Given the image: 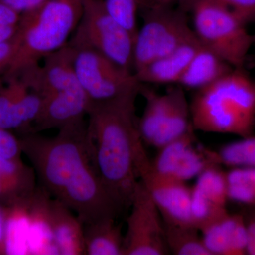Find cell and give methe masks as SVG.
<instances>
[{
  "mask_svg": "<svg viewBox=\"0 0 255 255\" xmlns=\"http://www.w3.org/2000/svg\"><path fill=\"white\" fill-rule=\"evenodd\" d=\"M140 95L143 96L145 106L137 122L138 130L143 143L151 146L168 114L170 93L168 90L165 93H158L142 84Z\"/></svg>",
  "mask_w": 255,
  "mask_h": 255,
  "instance_id": "obj_23",
  "label": "cell"
},
{
  "mask_svg": "<svg viewBox=\"0 0 255 255\" xmlns=\"http://www.w3.org/2000/svg\"><path fill=\"white\" fill-rule=\"evenodd\" d=\"M193 30L202 46L212 50L233 68H244L255 36L231 10L223 5L200 1L188 11Z\"/></svg>",
  "mask_w": 255,
  "mask_h": 255,
  "instance_id": "obj_6",
  "label": "cell"
},
{
  "mask_svg": "<svg viewBox=\"0 0 255 255\" xmlns=\"http://www.w3.org/2000/svg\"><path fill=\"white\" fill-rule=\"evenodd\" d=\"M135 37L109 12L103 0H83L78 26L68 45L94 50L133 72Z\"/></svg>",
  "mask_w": 255,
  "mask_h": 255,
  "instance_id": "obj_7",
  "label": "cell"
},
{
  "mask_svg": "<svg viewBox=\"0 0 255 255\" xmlns=\"http://www.w3.org/2000/svg\"><path fill=\"white\" fill-rule=\"evenodd\" d=\"M38 187L34 169L20 158L0 157V207L28 206Z\"/></svg>",
  "mask_w": 255,
  "mask_h": 255,
  "instance_id": "obj_15",
  "label": "cell"
},
{
  "mask_svg": "<svg viewBox=\"0 0 255 255\" xmlns=\"http://www.w3.org/2000/svg\"><path fill=\"white\" fill-rule=\"evenodd\" d=\"M233 69L216 53L201 44L177 85L197 91L217 81Z\"/></svg>",
  "mask_w": 255,
  "mask_h": 255,
  "instance_id": "obj_20",
  "label": "cell"
},
{
  "mask_svg": "<svg viewBox=\"0 0 255 255\" xmlns=\"http://www.w3.org/2000/svg\"><path fill=\"white\" fill-rule=\"evenodd\" d=\"M226 172L219 164L210 166L197 177L191 188V210L194 227L200 230L227 212Z\"/></svg>",
  "mask_w": 255,
  "mask_h": 255,
  "instance_id": "obj_13",
  "label": "cell"
},
{
  "mask_svg": "<svg viewBox=\"0 0 255 255\" xmlns=\"http://www.w3.org/2000/svg\"><path fill=\"white\" fill-rule=\"evenodd\" d=\"M228 199L245 206L255 205V168L233 167L226 172Z\"/></svg>",
  "mask_w": 255,
  "mask_h": 255,
  "instance_id": "obj_25",
  "label": "cell"
},
{
  "mask_svg": "<svg viewBox=\"0 0 255 255\" xmlns=\"http://www.w3.org/2000/svg\"><path fill=\"white\" fill-rule=\"evenodd\" d=\"M227 7L246 25L255 22V0H230Z\"/></svg>",
  "mask_w": 255,
  "mask_h": 255,
  "instance_id": "obj_29",
  "label": "cell"
},
{
  "mask_svg": "<svg viewBox=\"0 0 255 255\" xmlns=\"http://www.w3.org/2000/svg\"><path fill=\"white\" fill-rule=\"evenodd\" d=\"M216 153L218 163L231 167L255 168V136L241 137V140L227 144Z\"/></svg>",
  "mask_w": 255,
  "mask_h": 255,
  "instance_id": "obj_26",
  "label": "cell"
},
{
  "mask_svg": "<svg viewBox=\"0 0 255 255\" xmlns=\"http://www.w3.org/2000/svg\"><path fill=\"white\" fill-rule=\"evenodd\" d=\"M164 226L166 243L170 254L211 255L197 228L171 224L164 221Z\"/></svg>",
  "mask_w": 255,
  "mask_h": 255,
  "instance_id": "obj_24",
  "label": "cell"
},
{
  "mask_svg": "<svg viewBox=\"0 0 255 255\" xmlns=\"http://www.w3.org/2000/svg\"><path fill=\"white\" fill-rule=\"evenodd\" d=\"M190 112L194 130L251 136L255 125V82L244 68L233 69L196 91Z\"/></svg>",
  "mask_w": 255,
  "mask_h": 255,
  "instance_id": "obj_4",
  "label": "cell"
},
{
  "mask_svg": "<svg viewBox=\"0 0 255 255\" xmlns=\"http://www.w3.org/2000/svg\"><path fill=\"white\" fill-rule=\"evenodd\" d=\"M168 90L171 97L168 114L151 145L157 149L177 140L193 128L190 104L188 102L184 89L174 85Z\"/></svg>",
  "mask_w": 255,
  "mask_h": 255,
  "instance_id": "obj_21",
  "label": "cell"
},
{
  "mask_svg": "<svg viewBox=\"0 0 255 255\" xmlns=\"http://www.w3.org/2000/svg\"><path fill=\"white\" fill-rule=\"evenodd\" d=\"M229 1L230 0H179L178 1V4H179L178 7L188 14V11L190 9L191 6L196 4V3L200 2V1H209V2L216 3V4L223 5V6L227 7Z\"/></svg>",
  "mask_w": 255,
  "mask_h": 255,
  "instance_id": "obj_36",
  "label": "cell"
},
{
  "mask_svg": "<svg viewBox=\"0 0 255 255\" xmlns=\"http://www.w3.org/2000/svg\"><path fill=\"white\" fill-rule=\"evenodd\" d=\"M179 1V0H141L140 11L173 6Z\"/></svg>",
  "mask_w": 255,
  "mask_h": 255,
  "instance_id": "obj_35",
  "label": "cell"
},
{
  "mask_svg": "<svg viewBox=\"0 0 255 255\" xmlns=\"http://www.w3.org/2000/svg\"><path fill=\"white\" fill-rule=\"evenodd\" d=\"M71 48L75 74L90 102L110 100L142 85L133 72L100 53Z\"/></svg>",
  "mask_w": 255,
  "mask_h": 255,
  "instance_id": "obj_9",
  "label": "cell"
},
{
  "mask_svg": "<svg viewBox=\"0 0 255 255\" xmlns=\"http://www.w3.org/2000/svg\"><path fill=\"white\" fill-rule=\"evenodd\" d=\"M21 14L0 1V26H17Z\"/></svg>",
  "mask_w": 255,
  "mask_h": 255,
  "instance_id": "obj_33",
  "label": "cell"
},
{
  "mask_svg": "<svg viewBox=\"0 0 255 255\" xmlns=\"http://www.w3.org/2000/svg\"><path fill=\"white\" fill-rule=\"evenodd\" d=\"M133 51L134 73L196 38L188 14L179 7L141 10Z\"/></svg>",
  "mask_w": 255,
  "mask_h": 255,
  "instance_id": "obj_8",
  "label": "cell"
},
{
  "mask_svg": "<svg viewBox=\"0 0 255 255\" xmlns=\"http://www.w3.org/2000/svg\"><path fill=\"white\" fill-rule=\"evenodd\" d=\"M124 255H169L164 221L148 191L139 181L130 204Z\"/></svg>",
  "mask_w": 255,
  "mask_h": 255,
  "instance_id": "obj_11",
  "label": "cell"
},
{
  "mask_svg": "<svg viewBox=\"0 0 255 255\" xmlns=\"http://www.w3.org/2000/svg\"><path fill=\"white\" fill-rule=\"evenodd\" d=\"M48 217L58 254L86 255L84 224L71 209L50 197Z\"/></svg>",
  "mask_w": 255,
  "mask_h": 255,
  "instance_id": "obj_17",
  "label": "cell"
},
{
  "mask_svg": "<svg viewBox=\"0 0 255 255\" xmlns=\"http://www.w3.org/2000/svg\"><path fill=\"white\" fill-rule=\"evenodd\" d=\"M87 255H124V236L116 218H107L84 225Z\"/></svg>",
  "mask_w": 255,
  "mask_h": 255,
  "instance_id": "obj_22",
  "label": "cell"
},
{
  "mask_svg": "<svg viewBox=\"0 0 255 255\" xmlns=\"http://www.w3.org/2000/svg\"><path fill=\"white\" fill-rule=\"evenodd\" d=\"M22 155L21 140L15 136L11 130L0 128V157L20 158Z\"/></svg>",
  "mask_w": 255,
  "mask_h": 255,
  "instance_id": "obj_28",
  "label": "cell"
},
{
  "mask_svg": "<svg viewBox=\"0 0 255 255\" xmlns=\"http://www.w3.org/2000/svg\"><path fill=\"white\" fill-rule=\"evenodd\" d=\"M82 1L48 0L21 14L6 78L17 76L68 44L81 17Z\"/></svg>",
  "mask_w": 255,
  "mask_h": 255,
  "instance_id": "obj_5",
  "label": "cell"
},
{
  "mask_svg": "<svg viewBox=\"0 0 255 255\" xmlns=\"http://www.w3.org/2000/svg\"><path fill=\"white\" fill-rule=\"evenodd\" d=\"M243 213L248 232L247 255H255V205L246 206Z\"/></svg>",
  "mask_w": 255,
  "mask_h": 255,
  "instance_id": "obj_30",
  "label": "cell"
},
{
  "mask_svg": "<svg viewBox=\"0 0 255 255\" xmlns=\"http://www.w3.org/2000/svg\"><path fill=\"white\" fill-rule=\"evenodd\" d=\"M194 132L191 128L182 137L158 149L152 160L157 172L174 180L187 182L210 166L219 164L215 152L196 146Z\"/></svg>",
  "mask_w": 255,
  "mask_h": 255,
  "instance_id": "obj_12",
  "label": "cell"
},
{
  "mask_svg": "<svg viewBox=\"0 0 255 255\" xmlns=\"http://www.w3.org/2000/svg\"><path fill=\"white\" fill-rule=\"evenodd\" d=\"M140 1L141 0H103L110 14L128 30L135 38L138 30L137 15L140 11Z\"/></svg>",
  "mask_w": 255,
  "mask_h": 255,
  "instance_id": "obj_27",
  "label": "cell"
},
{
  "mask_svg": "<svg viewBox=\"0 0 255 255\" xmlns=\"http://www.w3.org/2000/svg\"><path fill=\"white\" fill-rule=\"evenodd\" d=\"M50 197L38 185L28 209V255H59L48 217Z\"/></svg>",
  "mask_w": 255,
  "mask_h": 255,
  "instance_id": "obj_19",
  "label": "cell"
},
{
  "mask_svg": "<svg viewBox=\"0 0 255 255\" xmlns=\"http://www.w3.org/2000/svg\"><path fill=\"white\" fill-rule=\"evenodd\" d=\"M20 140L38 185L84 225L117 218L122 211L99 173L87 124L63 128L53 137L30 133Z\"/></svg>",
  "mask_w": 255,
  "mask_h": 255,
  "instance_id": "obj_1",
  "label": "cell"
},
{
  "mask_svg": "<svg viewBox=\"0 0 255 255\" xmlns=\"http://www.w3.org/2000/svg\"><path fill=\"white\" fill-rule=\"evenodd\" d=\"M48 0H0L19 14L38 7Z\"/></svg>",
  "mask_w": 255,
  "mask_h": 255,
  "instance_id": "obj_32",
  "label": "cell"
},
{
  "mask_svg": "<svg viewBox=\"0 0 255 255\" xmlns=\"http://www.w3.org/2000/svg\"></svg>",
  "mask_w": 255,
  "mask_h": 255,
  "instance_id": "obj_37",
  "label": "cell"
},
{
  "mask_svg": "<svg viewBox=\"0 0 255 255\" xmlns=\"http://www.w3.org/2000/svg\"><path fill=\"white\" fill-rule=\"evenodd\" d=\"M140 87L110 100L90 102L87 110V132L96 165L121 211L130 207L139 182L135 157L141 138L136 117Z\"/></svg>",
  "mask_w": 255,
  "mask_h": 255,
  "instance_id": "obj_2",
  "label": "cell"
},
{
  "mask_svg": "<svg viewBox=\"0 0 255 255\" xmlns=\"http://www.w3.org/2000/svg\"><path fill=\"white\" fill-rule=\"evenodd\" d=\"M16 44L14 37L11 41L0 44V73L6 71L14 58Z\"/></svg>",
  "mask_w": 255,
  "mask_h": 255,
  "instance_id": "obj_31",
  "label": "cell"
},
{
  "mask_svg": "<svg viewBox=\"0 0 255 255\" xmlns=\"http://www.w3.org/2000/svg\"><path fill=\"white\" fill-rule=\"evenodd\" d=\"M28 72V85L41 98V107L31 133L85 122L90 101L77 78L73 52L66 45Z\"/></svg>",
  "mask_w": 255,
  "mask_h": 255,
  "instance_id": "obj_3",
  "label": "cell"
},
{
  "mask_svg": "<svg viewBox=\"0 0 255 255\" xmlns=\"http://www.w3.org/2000/svg\"><path fill=\"white\" fill-rule=\"evenodd\" d=\"M201 46L197 38L135 72L140 83L177 85Z\"/></svg>",
  "mask_w": 255,
  "mask_h": 255,
  "instance_id": "obj_18",
  "label": "cell"
},
{
  "mask_svg": "<svg viewBox=\"0 0 255 255\" xmlns=\"http://www.w3.org/2000/svg\"><path fill=\"white\" fill-rule=\"evenodd\" d=\"M0 87V128L30 133L41 107L40 96L30 88L21 76L7 78Z\"/></svg>",
  "mask_w": 255,
  "mask_h": 255,
  "instance_id": "obj_14",
  "label": "cell"
},
{
  "mask_svg": "<svg viewBox=\"0 0 255 255\" xmlns=\"http://www.w3.org/2000/svg\"><path fill=\"white\" fill-rule=\"evenodd\" d=\"M6 222H7V211L0 207V255H7Z\"/></svg>",
  "mask_w": 255,
  "mask_h": 255,
  "instance_id": "obj_34",
  "label": "cell"
},
{
  "mask_svg": "<svg viewBox=\"0 0 255 255\" xmlns=\"http://www.w3.org/2000/svg\"><path fill=\"white\" fill-rule=\"evenodd\" d=\"M199 233L211 255H247L248 232L242 214L228 211Z\"/></svg>",
  "mask_w": 255,
  "mask_h": 255,
  "instance_id": "obj_16",
  "label": "cell"
},
{
  "mask_svg": "<svg viewBox=\"0 0 255 255\" xmlns=\"http://www.w3.org/2000/svg\"><path fill=\"white\" fill-rule=\"evenodd\" d=\"M135 167L138 180L153 199L164 222L194 227L191 210V188L186 182L157 172L147 156L141 138L135 147Z\"/></svg>",
  "mask_w": 255,
  "mask_h": 255,
  "instance_id": "obj_10",
  "label": "cell"
}]
</instances>
